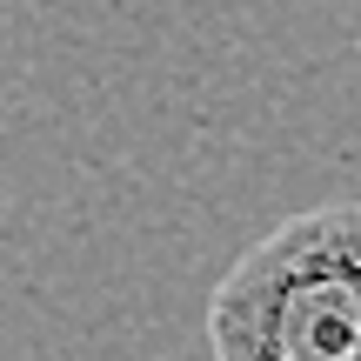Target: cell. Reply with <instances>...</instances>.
<instances>
[{
	"instance_id": "obj_1",
	"label": "cell",
	"mask_w": 361,
	"mask_h": 361,
	"mask_svg": "<svg viewBox=\"0 0 361 361\" xmlns=\"http://www.w3.org/2000/svg\"><path fill=\"white\" fill-rule=\"evenodd\" d=\"M214 361H361V201L268 228L207 301Z\"/></svg>"
}]
</instances>
